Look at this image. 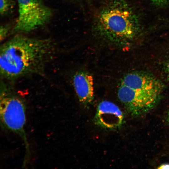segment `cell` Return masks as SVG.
<instances>
[{
	"label": "cell",
	"mask_w": 169,
	"mask_h": 169,
	"mask_svg": "<svg viewBox=\"0 0 169 169\" xmlns=\"http://www.w3.org/2000/svg\"><path fill=\"white\" fill-rule=\"evenodd\" d=\"M56 52L55 46L50 39L16 35L0 46L1 76L13 80L42 74Z\"/></svg>",
	"instance_id": "cell-1"
},
{
	"label": "cell",
	"mask_w": 169,
	"mask_h": 169,
	"mask_svg": "<svg viewBox=\"0 0 169 169\" xmlns=\"http://www.w3.org/2000/svg\"><path fill=\"white\" fill-rule=\"evenodd\" d=\"M74 86L79 100L85 106L90 105L94 97L93 79L87 72L80 71L73 77Z\"/></svg>",
	"instance_id": "cell-8"
},
{
	"label": "cell",
	"mask_w": 169,
	"mask_h": 169,
	"mask_svg": "<svg viewBox=\"0 0 169 169\" xmlns=\"http://www.w3.org/2000/svg\"><path fill=\"white\" fill-rule=\"evenodd\" d=\"M123 119V114L117 105L110 101L103 100L98 106L94 121L100 126L114 129L121 126Z\"/></svg>",
	"instance_id": "cell-6"
},
{
	"label": "cell",
	"mask_w": 169,
	"mask_h": 169,
	"mask_svg": "<svg viewBox=\"0 0 169 169\" xmlns=\"http://www.w3.org/2000/svg\"><path fill=\"white\" fill-rule=\"evenodd\" d=\"M166 71L167 74L168 79L169 80V59L168 61V62L166 64Z\"/></svg>",
	"instance_id": "cell-13"
},
{
	"label": "cell",
	"mask_w": 169,
	"mask_h": 169,
	"mask_svg": "<svg viewBox=\"0 0 169 169\" xmlns=\"http://www.w3.org/2000/svg\"><path fill=\"white\" fill-rule=\"evenodd\" d=\"M161 93L136 90L121 84L117 94L119 99L130 115L138 116L148 113L155 106Z\"/></svg>",
	"instance_id": "cell-5"
},
{
	"label": "cell",
	"mask_w": 169,
	"mask_h": 169,
	"mask_svg": "<svg viewBox=\"0 0 169 169\" xmlns=\"http://www.w3.org/2000/svg\"><path fill=\"white\" fill-rule=\"evenodd\" d=\"M9 28L8 25H3L0 26V39L1 41L3 40L7 36L9 33Z\"/></svg>",
	"instance_id": "cell-10"
},
{
	"label": "cell",
	"mask_w": 169,
	"mask_h": 169,
	"mask_svg": "<svg viewBox=\"0 0 169 169\" xmlns=\"http://www.w3.org/2000/svg\"><path fill=\"white\" fill-rule=\"evenodd\" d=\"M157 168L158 169H169V164H168V163L163 164L159 166Z\"/></svg>",
	"instance_id": "cell-12"
},
{
	"label": "cell",
	"mask_w": 169,
	"mask_h": 169,
	"mask_svg": "<svg viewBox=\"0 0 169 169\" xmlns=\"http://www.w3.org/2000/svg\"><path fill=\"white\" fill-rule=\"evenodd\" d=\"M0 95L1 123L3 127L19 135L23 140L26 150L25 158L29 149L25 131L26 105L23 100L7 86L2 84Z\"/></svg>",
	"instance_id": "cell-3"
},
{
	"label": "cell",
	"mask_w": 169,
	"mask_h": 169,
	"mask_svg": "<svg viewBox=\"0 0 169 169\" xmlns=\"http://www.w3.org/2000/svg\"><path fill=\"white\" fill-rule=\"evenodd\" d=\"M12 0H0V13L5 16L11 12L14 4Z\"/></svg>",
	"instance_id": "cell-9"
},
{
	"label": "cell",
	"mask_w": 169,
	"mask_h": 169,
	"mask_svg": "<svg viewBox=\"0 0 169 169\" xmlns=\"http://www.w3.org/2000/svg\"><path fill=\"white\" fill-rule=\"evenodd\" d=\"M166 120L167 123L169 125V110L167 112L166 114Z\"/></svg>",
	"instance_id": "cell-14"
},
{
	"label": "cell",
	"mask_w": 169,
	"mask_h": 169,
	"mask_svg": "<svg viewBox=\"0 0 169 169\" xmlns=\"http://www.w3.org/2000/svg\"><path fill=\"white\" fill-rule=\"evenodd\" d=\"M17 0L18 16L13 29L14 33L32 31L46 24L52 17V10L41 0Z\"/></svg>",
	"instance_id": "cell-4"
},
{
	"label": "cell",
	"mask_w": 169,
	"mask_h": 169,
	"mask_svg": "<svg viewBox=\"0 0 169 169\" xmlns=\"http://www.w3.org/2000/svg\"><path fill=\"white\" fill-rule=\"evenodd\" d=\"M93 31L95 37L103 44L121 47L135 34V18L124 0H107L96 15Z\"/></svg>",
	"instance_id": "cell-2"
},
{
	"label": "cell",
	"mask_w": 169,
	"mask_h": 169,
	"mask_svg": "<svg viewBox=\"0 0 169 169\" xmlns=\"http://www.w3.org/2000/svg\"><path fill=\"white\" fill-rule=\"evenodd\" d=\"M154 3L159 5H163L168 3L169 0H151Z\"/></svg>",
	"instance_id": "cell-11"
},
{
	"label": "cell",
	"mask_w": 169,
	"mask_h": 169,
	"mask_svg": "<svg viewBox=\"0 0 169 169\" xmlns=\"http://www.w3.org/2000/svg\"><path fill=\"white\" fill-rule=\"evenodd\" d=\"M121 84L132 89L143 91L161 92L163 84L157 78L147 73L133 72L126 74Z\"/></svg>",
	"instance_id": "cell-7"
}]
</instances>
